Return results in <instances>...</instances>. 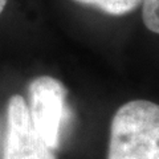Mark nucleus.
Wrapping results in <instances>:
<instances>
[{
  "label": "nucleus",
  "mask_w": 159,
  "mask_h": 159,
  "mask_svg": "<svg viewBox=\"0 0 159 159\" xmlns=\"http://www.w3.org/2000/svg\"><path fill=\"white\" fill-rule=\"evenodd\" d=\"M2 159H57L31 122L24 97L15 94L7 105V131Z\"/></svg>",
  "instance_id": "3"
},
{
  "label": "nucleus",
  "mask_w": 159,
  "mask_h": 159,
  "mask_svg": "<svg viewBox=\"0 0 159 159\" xmlns=\"http://www.w3.org/2000/svg\"><path fill=\"white\" fill-rule=\"evenodd\" d=\"M142 19L148 31L159 34V0H143Z\"/></svg>",
  "instance_id": "5"
},
{
  "label": "nucleus",
  "mask_w": 159,
  "mask_h": 159,
  "mask_svg": "<svg viewBox=\"0 0 159 159\" xmlns=\"http://www.w3.org/2000/svg\"><path fill=\"white\" fill-rule=\"evenodd\" d=\"M107 159H159V105L134 99L118 107L110 123Z\"/></svg>",
  "instance_id": "1"
},
{
  "label": "nucleus",
  "mask_w": 159,
  "mask_h": 159,
  "mask_svg": "<svg viewBox=\"0 0 159 159\" xmlns=\"http://www.w3.org/2000/svg\"><path fill=\"white\" fill-rule=\"evenodd\" d=\"M82 6H89L97 11L111 16H123L131 13L142 6L143 0H74Z\"/></svg>",
  "instance_id": "4"
},
{
  "label": "nucleus",
  "mask_w": 159,
  "mask_h": 159,
  "mask_svg": "<svg viewBox=\"0 0 159 159\" xmlns=\"http://www.w3.org/2000/svg\"><path fill=\"white\" fill-rule=\"evenodd\" d=\"M68 90L51 76H39L28 85V111L31 122L43 141L57 150L64 123L68 121Z\"/></svg>",
  "instance_id": "2"
},
{
  "label": "nucleus",
  "mask_w": 159,
  "mask_h": 159,
  "mask_svg": "<svg viewBox=\"0 0 159 159\" xmlns=\"http://www.w3.org/2000/svg\"><path fill=\"white\" fill-rule=\"evenodd\" d=\"M6 6H7V0H0V15L3 13V11H4V8H6Z\"/></svg>",
  "instance_id": "6"
}]
</instances>
